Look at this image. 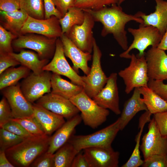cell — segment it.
<instances>
[{
  "label": "cell",
  "mask_w": 167,
  "mask_h": 167,
  "mask_svg": "<svg viewBox=\"0 0 167 167\" xmlns=\"http://www.w3.org/2000/svg\"><path fill=\"white\" fill-rule=\"evenodd\" d=\"M130 59L129 66L118 73L124 81L125 91L127 94H129L136 88L148 86L149 80L145 55L139 56L132 54Z\"/></svg>",
  "instance_id": "6"
},
{
  "label": "cell",
  "mask_w": 167,
  "mask_h": 167,
  "mask_svg": "<svg viewBox=\"0 0 167 167\" xmlns=\"http://www.w3.org/2000/svg\"><path fill=\"white\" fill-rule=\"evenodd\" d=\"M63 17L71 8L75 6V0H52Z\"/></svg>",
  "instance_id": "46"
},
{
  "label": "cell",
  "mask_w": 167,
  "mask_h": 167,
  "mask_svg": "<svg viewBox=\"0 0 167 167\" xmlns=\"http://www.w3.org/2000/svg\"><path fill=\"white\" fill-rule=\"evenodd\" d=\"M60 38L62 43L65 55L71 60L73 69L77 73L80 69L85 75H88L91 69L88 63L92 59L91 54L84 52L79 49L65 34H63Z\"/></svg>",
  "instance_id": "19"
},
{
  "label": "cell",
  "mask_w": 167,
  "mask_h": 167,
  "mask_svg": "<svg viewBox=\"0 0 167 167\" xmlns=\"http://www.w3.org/2000/svg\"><path fill=\"white\" fill-rule=\"evenodd\" d=\"M157 47L164 51L167 50V28Z\"/></svg>",
  "instance_id": "49"
},
{
  "label": "cell",
  "mask_w": 167,
  "mask_h": 167,
  "mask_svg": "<svg viewBox=\"0 0 167 167\" xmlns=\"http://www.w3.org/2000/svg\"><path fill=\"white\" fill-rule=\"evenodd\" d=\"M0 127L24 138L33 135L28 132L19 123L13 119L0 126Z\"/></svg>",
  "instance_id": "37"
},
{
  "label": "cell",
  "mask_w": 167,
  "mask_h": 167,
  "mask_svg": "<svg viewBox=\"0 0 167 167\" xmlns=\"http://www.w3.org/2000/svg\"><path fill=\"white\" fill-rule=\"evenodd\" d=\"M89 167H118L119 153L112 148L92 147L83 150Z\"/></svg>",
  "instance_id": "17"
},
{
  "label": "cell",
  "mask_w": 167,
  "mask_h": 167,
  "mask_svg": "<svg viewBox=\"0 0 167 167\" xmlns=\"http://www.w3.org/2000/svg\"><path fill=\"white\" fill-rule=\"evenodd\" d=\"M57 38H50L34 33H27L18 36L12 42L13 48L19 50L24 48L36 51L41 59L52 58L56 47Z\"/></svg>",
  "instance_id": "7"
},
{
  "label": "cell",
  "mask_w": 167,
  "mask_h": 167,
  "mask_svg": "<svg viewBox=\"0 0 167 167\" xmlns=\"http://www.w3.org/2000/svg\"><path fill=\"white\" fill-rule=\"evenodd\" d=\"M20 10L28 16L38 19H45L43 0H20Z\"/></svg>",
  "instance_id": "32"
},
{
  "label": "cell",
  "mask_w": 167,
  "mask_h": 167,
  "mask_svg": "<svg viewBox=\"0 0 167 167\" xmlns=\"http://www.w3.org/2000/svg\"><path fill=\"white\" fill-rule=\"evenodd\" d=\"M0 14L1 25L17 36L22 35V29L28 17L25 12L20 10L14 12L0 11Z\"/></svg>",
  "instance_id": "25"
},
{
  "label": "cell",
  "mask_w": 167,
  "mask_h": 167,
  "mask_svg": "<svg viewBox=\"0 0 167 167\" xmlns=\"http://www.w3.org/2000/svg\"><path fill=\"white\" fill-rule=\"evenodd\" d=\"M128 31L133 36L132 42L128 49L119 55L121 58L130 59V52L133 49L138 50L139 56L145 55V50L148 47H157L162 36L159 30L151 25H144L140 24L138 28H128Z\"/></svg>",
  "instance_id": "5"
},
{
  "label": "cell",
  "mask_w": 167,
  "mask_h": 167,
  "mask_svg": "<svg viewBox=\"0 0 167 167\" xmlns=\"http://www.w3.org/2000/svg\"><path fill=\"white\" fill-rule=\"evenodd\" d=\"M20 63L32 72L39 74L44 71V67L49 63V60L41 59L38 54L32 51L24 50H21L16 54L10 53Z\"/></svg>",
  "instance_id": "26"
},
{
  "label": "cell",
  "mask_w": 167,
  "mask_h": 167,
  "mask_svg": "<svg viewBox=\"0 0 167 167\" xmlns=\"http://www.w3.org/2000/svg\"><path fill=\"white\" fill-rule=\"evenodd\" d=\"M33 107L34 116L47 135L50 136L65 122L62 117L36 103H33Z\"/></svg>",
  "instance_id": "21"
},
{
  "label": "cell",
  "mask_w": 167,
  "mask_h": 167,
  "mask_svg": "<svg viewBox=\"0 0 167 167\" xmlns=\"http://www.w3.org/2000/svg\"><path fill=\"white\" fill-rule=\"evenodd\" d=\"M92 51V62L90 72L87 75L81 76L84 84V90L92 98L104 87L108 79L102 68V53L95 39Z\"/></svg>",
  "instance_id": "8"
},
{
  "label": "cell",
  "mask_w": 167,
  "mask_h": 167,
  "mask_svg": "<svg viewBox=\"0 0 167 167\" xmlns=\"http://www.w3.org/2000/svg\"><path fill=\"white\" fill-rule=\"evenodd\" d=\"M20 64L10 53H0V74L8 68Z\"/></svg>",
  "instance_id": "42"
},
{
  "label": "cell",
  "mask_w": 167,
  "mask_h": 167,
  "mask_svg": "<svg viewBox=\"0 0 167 167\" xmlns=\"http://www.w3.org/2000/svg\"><path fill=\"white\" fill-rule=\"evenodd\" d=\"M84 12V19L83 24L73 26L65 34L79 49L91 54L95 39L92 32L95 21L90 14Z\"/></svg>",
  "instance_id": "11"
},
{
  "label": "cell",
  "mask_w": 167,
  "mask_h": 167,
  "mask_svg": "<svg viewBox=\"0 0 167 167\" xmlns=\"http://www.w3.org/2000/svg\"><path fill=\"white\" fill-rule=\"evenodd\" d=\"M118 74L111 73L104 87L92 99L101 107L109 109L116 115L121 114L117 85Z\"/></svg>",
  "instance_id": "16"
},
{
  "label": "cell",
  "mask_w": 167,
  "mask_h": 167,
  "mask_svg": "<svg viewBox=\"0 0 167 167\" xmlns=\"http://www.w3.org/2000/svg\"><path fill=\"white\" fill-rule=\"evenodd\" d=\"M117 2L118 0H75V6L82 10H95Z\"/></svg>",
  "instance_id": "35"
},
{
  "label": "cell",
  "mask_w": 167,
  "mask_h": 167,
  "mask_svg": "<svg viewBox=\"0 0 167 167\" xmlns=\"http://www.w3.org/2000/svg\"><path fill=\"white\" fill-rule=\"evenodd\" d=\"M71 167H89L83 153L79 152L75 157Z\"/></svg>",
  "instance_id": "47"
},
{
  "label": "cell",
  "mask_w": 167,
  "mask_h": 167,
  "mask_svg": "<svg viewBox=\"0 0 167 167\" xmlns=\"http://www.w3.org/2000/svg\"><path fill=\"white\" fill-rule=\"evenodd\" d=\"M59 19L52 16L47 19H38L28 16L21 34L34 33L50 38H60L63 34Z\"/></svg>",
  "instance_id": "13"
},
{
  "label": "cell",
  "mask_w": 167,
  "mask_h": 167,
  "mask_svg": "<svg viewBox=\"0 0 167 167\" xmlns=\"http://www.w3.org/2000/svg\"><path fill=\"white\" fill-rule=\"evenodd\" d=\"M20 10V0H0V10L14 12Z\"/></svg>",
  "instance_id": "45"
},
{
  "label": "cell",
  "mask_w": 167,
  "mask_h": 167,
  "mask_svg": "<svg viewBox=\"0 0 167 167\" xmlns=\"http://www.w3.org/2000/svg\"><path fill=\"white\" fill-rule=\"evenodd\" d=\"M82 121L81 115L77 114L67 120L52 136H50L47 152L54 154L59 148L67 143L73 135L76 127Z\"/></svg>",
  "instance_id": "20"
},
{
  "label": "cell",
  "mask_w": 167,
  "mask_h": 167,
  "mask_svg": "<svg viewBox=\"0 0 167 167\" xmlns=\"http://www.w3.org/2000/svg\"><path fill=\"white\" fill-rule=\"evenodd\" d=\"M79 152L71 144L67 142L54 153V167H71L75 157Z\"/></svg>",
  "instance_id": "30"
},
{
  "label": "cell",
  "mask_w": 167,
  "mask_h": 167,
  "mask_svg": "<svg viewBox=\"0 0 167 167\" xmlns=\"http://www.w3.org/2000/svg\"><path fill=\"white\" fill-rule=\"evenodd\" d=\"M155 1L156 5L153 12L147 15L139 11L136 14L143 20V25L156 27L163 36L167 28V1L164 0Z\"/></svg>",
  "instance_id": "22"
},
{
  "label": "cell",
  "mask_w": 167,
  "mask_h": 167,
  "mask_svg": "<svg viewBox=\"0 0 167 167\" xmlns=\"http://www.w3.org/2000/svg\"><path fill=\"white\" fill-rule=\"evenodd\" d=\"M30 70L21 65L17 67H10L3 71L0 75V89L15 85L22 79L27 77Z\"/></svg>",
  "instance_id": "29"
},
{
  "label": "cell",
  "mask_w": 167,
  "mask_h": 167,
  "mask_svg": "<svg viewBox=\"0 0 167 167\" xmlns=\"http://www.w3.org/2000/svg\"><path fill=\"white\" fill-rule=\"evenodd\" d=\"M149 79L167 80V54L157 47H151L145 53Z\"/></svg>",
  "instance_id": "18"
},
{
  "label": "cell",
  "mask_w": 167,
  "mask_h": 167,
  "mask_svg": "<svg viewBox=\"0 0 167 167\" xmlns=\"http://www.w3.org/2000/svg\"><path fill=\"white\" fill-rule=\"evenodd\" d=\"M51 72L44 71L39 74L33 72L24 79L20 84L21 90L27 100L34 103L51 91Z\"/></svg>",
  "instance_id": "9"
},
{
  "label": "cell",
  "mask_w": 167,
  "mask_h": 167,
  "mask_svg": "<svg viewBox=\"0 0 167 167\" xmlns=\"http://www.w3.org/2000/svg\"><path fill=\"white\" fill-rule=\"evenodd\" d=\"M35 103L67 120L80 112L70 99L51 92L43 95Z\"/></svg>",
  "instance_id": "14"
},
{
  "label": "cell",
  "mask_w": 167,
  "mask_h": 167,
  "mask_svg": "<svg viewBox=\"0 0 167 167\" xmlns=\"http://www.w3.org/2000/svg\"><path fill=\"white\" fill-rule=\"evenodd\" d=\"M125 0H118L117 4L119 5H120L125 1Z\"/></svg>",
  "instance_id": "50"
},
{
  "label": "cell",
  "mask_w": 167,
  "mask_h": 167,
  "mask_svg": "<svg viewBox=\"0 0 167 167\" xmlns=\"http://www.w3.org/2000/svg\"><path fill=\"white\" fill-rule=\"evenodd\" d=\"M90 14L95 22H100L103 26L101 32L102 36L112 34L122 48L124 51L128 48L126 24L131 21L143 24V20L134 15L124 12L120 5L117 4L105 7L98 10H83Z\"/></svg>",
  "instance_id": "1"
},
{
  "label": "cell",
  "mask_w": 167,
  "mask_h": 167,
  "mask_svg": "<svg viewBox=\"0 0 167 167\" xmlns=\"http://www.w3.org/2000/svg\"><path fill=\"white\" fill-rule=\"evenodd\" d=\"M50 136L32 135L5 151L8 159L15 167H27L48 149Z\"/></svg>",
  "instance_id": "2"
},
{
  "label": "cell",
  "mask_w": 167,
  "mask_h": 167,
  "mask_svg": "<svg viewBox=\"0 0 167 167\" xmlns=\"http://www.w3.org/2000/svg\"><path fill=\"white\" fill-rule=\"evenodd\" d=\"M65 56L62 42L60 38H58L54 56L51 61L44 67L43 70L66 77L72 82L84 87V84L81 76L70 66Z\"/></svg>",
  "instance_id": "12"
},
{
  "label": "cell",
  "mask_w": 167,
  "mask_h": 167,
  "mask_svg": "<svg viewBox=\"0 0 167 167\" xmlns=\"http://www.w3.org/2000/svg\"><path fill=\"white\" fill-rule=\"evenodd\" d=\"M1 91L10 105L14 118H22L33 115V103L28 101L24 96L20 84L18 83Z\"/></svg>",
  "instance_id": "15"
},
{
  "label": "cell",
  "mask_w": 167,
  "mask_h": 167,
  "mask_svg": "<svg viewBox=\"0 0 167 167\" xmlns=\"http://www.w3.org/2000/svg\"><path fill=\"white\" fill-rule=\"evenodd\" d=\"M152 114L148 111H146L139 118L138 125L139 131L135 137V147L128 160L122 167H138L143 163L144 160L141 159L140 152V138L145 125L150 121Z\"/></svg>",
  "instance_id": "28"
},
{
  "label": "cell",
  "mask_w": 167,
  "mask_h": 167,
  "mask_svg": "<svg viewBox=\"0 0 167 167\" xmlns=\"http://www.w3.org/2000/svg\"><path fill=\"white\" fill-rule=\"evenodd\" d=\"M25 138L0 128V150L6 151L17 144Z\"/></svg>",
  "instance_id": "34"
},
{
  "label": "cell",
  "mask_w": 167,
  "mask_h": 167,
  "mask_svg": "<svg viewBox=\"0 0 167 167\" xmlns=\"http://www.w3.org/2000/svg\"><path fill=\"white\" fill-rule=\"evenodd\" d=\"M43 2L45 19L49 18L52 16H54L59 19L63 17L56 8L52 0H43Z\"/></svg>",
  "instance_id": "44"
},
{
  "label": "cell",
  "mask_w": 167,
  "mask_h": 167,
  "mask_svg": "<svg viewBox=\"0 0 167 167\" xmlns=\"http://www.w3.org/2000/svg\"><path fill=\"white\" fill-rule=\"evenodd\" d=\"M143 101L148 111L152 114L167 110V101L148 87L139 88Z\"/></svg>",
  "instance_id": "27"
},
{
  "label": "cell",
  "mask_w": 167,
  "mask_h": 167,
  "mask_svg": "<svg viewBox=\"0 0 167 167\" xmlns=\"http://www.w3.org/2000/svg\"><path fill=\"white\" fill-rule=\"evenodd\" d=\"M84 15V11L81 9L75 6L70 8L59 19L63 34L66 33L73 26L82 24Z\"/></svg>",
  "instance_id": "31"
},
{
  "label": "cell",
  "mask_w": 167,
  "mask_h": 167,
  "mask_svg": "<svg viewBox=\"0 0 167 167\" xmlns=\"http://www.w3.org/2000/svg\"><path fill=\"white\" fill-rule=\"evenodd\" d=\"M143 167H167V154H155L144 160Z\"/></svg>",
  "instance_id": "38"
},
{
  "label": "cell",
  "mask_w": 167,
  "mask_h": 167,
  "mask_svg": "<svg viewBox=\"0 0 167 167\" xmlns=\"http://www.w3.org/2000/svg\"><path fill=\"white\" fill-rule=\"evenodd\" d=\"M120 130V119L96 132L85 135H73L68 142L79 152L92 147H111L112 143Z\"/></svg>",
  "instance_id": "3"
},
{
  "label": "cell",
  "mask_w": 167,
  "mask_h": 167,
  "mask_svg": "<svg viewBox=\"0 0 167 167\" xmlns=\"http://www.w3.org/2000/svg\"><path fill=\"white\" fill-rule=\"evenodd\" d=\"M18 36L0 25V53L13 52V41Z\"/></svg>",
  "instance_id": "36"
},
{
  "label": "cell",
  "mask_w": 167,
  "mask_h": 167,
  "mask_svg": "<svg viewBox=\"0 0 167 167\" xmlns=\"http://www.w3.org/2000/svg\"><path fill=\"white\" fill-rule=\"evenodd\" d=\"M141 95L139 88H136L131 96L125 102L121 116L119 118L120 130H122L138 112L148 111Z\"/></svg>",
  "instance_id": "23"
},
{
  "label": "cell",
  "mask_w": 167,
  "mask_h": 167,
  "mask_svg": "<svg viewBox=\"0 0 167 167\" xmlns=\"http://www.w3.org/2000/svg\"><path fill=\"white\" fill-rule=\"evenodd\" d=\"M54 155L47 151L37 158L30 165L32 167H54Z\"/></svg>",
  "instance_id": "40"
},
{
  "label": "cell",
  "mask_w": 167,
  "mask_h": 167,
  "mask_svg": "<svg viewBox=\"0 0 167 167\" xmlns=\"http://www.w3.org/2000/svg\"><path fill=\"white\" fill-rule=\"evenodd\" d=\"M70 100L81 112L84 124L92 129H96L105 122L109 114L108 109L99 105L84 89Z\"/></svg>",
  "instance_id": "4"
},
{
  "label": "cell",
  "mask_w": 167,
  "mask_h": 167,
  "mask_svg": "<svg viewBox=\"0 0 167 167\" xmlns=\"http://www.w3.org/2000/svg\"><path fill=\"white\" fill-rule=\"evenodd\" d=\"M0 167H14L6 156L5 151L0 150Z\"/></svg>",
  "instance_id": "48"
},
{
  "label": "cell",
  "mask_w": 167,
  "mask_h": 167,
  "mask_svg": "<svg viewBox=\"0 0 167 167\" xmlns=\"http://www.w3.org/2000/svg\"><path fill=\"white\" fill-rule=\"evenodd\" d=\"M140 150L144 160L155 154H167V137L161 134L153 117L149 122L148 131L142 138Z\"/></svg>",
  "instance_id": "10"
},
{
  "label": "cell",
  "mask_w": 167,
  "mask_h": 167,
  "mask_svg": "<svg viewBox=\"0 0 167 167\" xmlns=\"http://www.w3.org/2000/svg\"><path fill=\"white\" fill-rule=\"evenodd\" d=\"M14 118L10 105L3 96L0 101V126Z\"/></svg>",
  "instance_id": "39"
},
{
  "label": "cell",
  "mask_w": 167,
  "mask_h": 167,
  "mask_svg": "<svg viewBox=\"0 0 167 167\" xmlns=\"http://www.w3.org/2000/svg\"><path fill=\"white\" fill-rule=\"evenodd\" d=\"M153 118L161 135L167 137V110L154 114Z\"/></svg>",
  "instance_id": "43"
},
{
  "label": "cell",
  "mask_w": 167,
  "mask_h": 167,
  "mask_svg": "<svg viewBox=\"0 0 167 167\" xmlns=\"http://www.w3.org/2000/svg\"><path fill=\"white\" fill-rule=\"evenodd\" d=\"M12 119L19 123L28 132L32 135H42L45 134L41 126L33 115Z\"/></svg>",
  "instance_id": "33"
},
{
  "label": "cell",
  "mask_w": 167,
  "mask_h": 167,
  "mask_svg": "<svg viewBox=\"0 0 167 167\" xmlns=\"http://www.w3.org/2000/svg\"><path fill=\"white\" fill-rule=\"evenodd\" d=\"M51 92L70 99L84 89L83 87L64 79L61 75L53 73L51 78Z\"/></svg>",
  "instance_id": "24"
},
{
  "label": "cell",
  "mask_w": 167,
  "mask_h": 167,
  "mask_svg": "<svg viewBox=\"0 0 167 167\" xmlns=\"http://www.w3.org/2000/svg\"><path fill=\"white\" fill-rule=\"evenodd\" d=\"M148 87L167 101V84L163 81L149 79Z\"/></svg>",
  "instance_id": "41"
}]
</instances>
